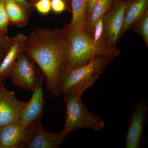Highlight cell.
I'll use <instances>...</instances> for the list:
<instances>
[{"label":"cell","mask_w":148,"mask_h":148,"mask_svg":"<svg viewBox=\"0 0 148 148\" xmlns=\"http://www.w3.org/2000/svg\"><path fill=\"white\" fill-rule=\"evenodd\" d=\"M64 28H38L27 37L24 51L42 72L48 90L60 95L58 76L64 64Z\"/></svg>","instance_id":"cell-1"},{"label":"cell","mask_w":148,"mask_h":148,"mask_svg":"<svg viewBox=\"0 0 148 148\" xmlns=\"http://www.w3.org/2000/svg\"><path fill=\"white\" fill-rule=\"evenodd\" d=\"M64 28V66L69 69H76L83 66L98 56L114 58L121 54L116 47L106 42H95L82 30L76 29L70 24Z\"/></svg>","instance_id":"cell-2"},{"label":"cell","mask_w":148,"mask_h":148,"mask_svg":"<svg viewBox=\"0 0 148 148\" xmlns=\"http://www.w3.org/2000/svg\"><path fill=\"white\" fill-rule=\"evenodd\" d=\"M87 88L84 86L76 85L63 93L66 112L65 125L61 132L66 137L82 128L98 131L105 126V122L101 117L88 110L82 103V95Z\"/></svg>","instance_id":"cell-3"},{"label":"cell","mask_w":148,"mask_h":148,"mask_svg":"<svg viewBox=\"0 0 148 148\" xmlns=\"http://www.w3.org/2000/svg\"><path fill=\"white\" fill-rule=\"evenodd\" d=\"M113 59L110 56H98L76 69H68L63 65L58 76L60 94L76 85L84 86L88 88L91 87Z\"/></svg>","instance_id":"cell-4"},{"label":"cell","mask_w":148,"mask_h":148,"mask_svg":"<svg viewBox=\"0 0 148 148\" xmlns=\"http://www.w3.org/2000/svg\"><path fill=\"white\" fill-rule=\"evenodd\" d=\"M41 117L27 125L19 119L0 127V148H25L38 132Z\"/></svg>","instance_id":"cell-5"},{"label":"cell","mask_w":148,"mask_h":148,"mask_svg":"<svg viewBox=\"0 0 148 148\" xmlns=\"http://www.w3.org/2000/svg\"><path fill=\"white\" fill-rule=\"evenodd\" d=\"M148 114V101L145 98L135 104L130 117L125 148H140Z\"/></svg>","instance_id":"cell-6"},{"label":"cell","mask_w":148,"mask_h":148,"mask_svg":"<svg viewBox=\"0 0 148 148\" xmlns=\"http://www.w3.org/2000/svg\"><path fill=\"white\" fill-rule=\"evenodd\" d=\"M38 69L36 63L24 51L17 58L9 78L16 86L33 91L36 83Z\"/></svg>","instance_id":"cell-7"},{"label":"cell","mask_w":148,"mask_h":148,"mask_svg":"<svg viewBox=\"0 0 148 148\" xmlns=\"http://www.w3.org/2000/svg\"><path fill=\"white\" fill-rule=\"evenodd\" d=\"M128 2L123 0L115 1L113 5L103 17V36L107 44L116 47L124 20Z\"/></svg>","instance_id":"cell-8"},{"label":"cell","mask_w":148,"mask_h":148,"mask_svg":"<svg viewBox=\"0 0 148 148\" xmlns=\"http://www.w3.org/2000/svg\"><path fill=\"white\" fill-rule=\"evenodd\" d=\"M27 103L18 100L14 92L2 86L0 88V127L20 119Z\"/></svg>","instance_id":"cell-9"},{"label":"cell","mask_w":148,"mask_h":148,"mask_svg":"<svg viewBox=\"0 0 148 148\" xmlns=\"http://www.w3.org/2000/svg\"><path fill=\"white\" fill-rule=\"evenodd\" d=\"M45 78L42 72L39 68L37 74L36 86L33 90L31 100L28 102L27 106L20 118L21 121L27 125L41 116L45 105V98L44 93L43 85Z\"/></svg>","instance_id":"cell-10"},{"label":"cell","mask_w":148,"mask_h":148,"mask_svg":"<svg viewBox=\"0 0 148 148\" xmlns=\"http://www.w3.org/2000/svg\"><path fill=\"white\" fill-rule=\"evenodd\" d=\"M27 36L18 33L12 38V44L0 64V81L9 78L10 74L19 56L24 51Z\"/></svg>","instance_id":"cell-11"},{"label":"cell","mask_w":148,"mask_h":148,"mask_svg":"<svg viewBox=\"0 0 148 148\" xmlns=\"http://www.w3.org/2000/svg\"><path fill=\"white\" fill-rule=\"evenodd\" d=\"M66 136L62 132H48L40 125L36 135L27 144L25 148H57L66 140Z\"/></svg>","instance_id":"cell-12"},{"label":"cell","mask_w":148,"mask_h":148,"mask_svg":"<svg viewBox=\"0 0 148 148\" xmlns=\"http://www.w3.org/2000/svg\"><path fill=\"white\" fill-rule=\"evenodd\" d=\"M148 0H132L128 3L124 14L121 37L148 10Z\"/></svg>","instance_id":"cell-13"},{"label":"cell","mask_w":148,"mask_h":148,"mask_svg":"<svg viewBox=\"0 0 148 148\" xmlns=\"http://www.w3.org/2000/svg\"><path fill=\"white\" fill-rule=\"evenodd\" d=\"M10 20V25L19 28L28 24L29 16L26 11L15 0H3Z\"/></svg>","instance_id":"cell-14"},{"label":"cell","mask_w":148,"mask_h":148,"mask_svg":"<svg viewBox=\"0 0 148 148\" xmlns=\"http://www.w3.org/2000/svg\"><path fill=\"white\" fill-rule=\"evenodd\" d=\"M115 1V0H98L95 3L84 31L86 34L91 37L95 23L108 12Z\"/></svg>","instance_id":"cell-15"},{"label":"cell","mask_w":148,"mask_h":148,"mask_svg":"<svg viewBox=\"0 0 148 148\" xmlns=\"http://www.w3.org/2000/svg\"><path fill=\"white\" fill-rule=\"evenodd\" d=\"M71 12L73 16L70 25L84 31L87 21V0H71Z\"/></svg>","instance_id":"cell-16"},{"label":"cell","mask_w":148,"mask_h":148,"mask_svg":"<svg viewBox=\"0 0 148 148\" xmlns=\"http://www.w3.org/2000/svg\"><path fill=\"white\" fill-rule=\"evenodd\" d=\"M133 31L141 35L148 47V10L133 25L130 27Z\"/></svg>","instance_id":"cell-17"},{"label":"cell","mask_w":148,"mask_h":148,"mask_svg":"<svg viewBox=\"0 0 148 148\" xmlns=\"http://www.w3.org/2000/svg\"><path fill=\"white\" fill-rule=\"evenodd\" d=\"M10 20L3 0H0V34L7 35Z\"/></svg>","instance_id":"cell-18"},{"label":"cell","mask_w":148,"mask_h":148,"mask_svg":"<svg viewBox=\"0 0 148 148\" xmlns=\"http://www.w3.org/2000/svg\"><path fill=\"white\" fill-rule=\"evenodd\" d=\"M12 44V38L0 34V64Z\"/></svg>","instance_id":"cell-19"},{"label":"cell","mask_w":148,"mask_h":148,"mask_svg":"<svg viewBox=\"0 0 148 148\" xmlns=\"http://www.w3.org/2000/svg\"><path fill=\"white\" fill-rule=\"evenodd\" d=\"M33 5L35 9L42 15H47L51 11V0H37Z\"/></svg>","instance_id":"cell-20"},{"label":"cell","mask_w":148,"mask_h":148,"mask_svg":"<svg viewBox=\"0 0 148 148\" xmlns=\"http://www.w3.org/2000/svg\"><path fill=\"white\" fill-rule=\"evenodd\" d=\"M51 11L56 14H60L67 9V3L64 0H51Z\"/></svg>","instance_id":"cell-21"},{"label":"cell","mask_w":148,"mask_h":148,"mask_svg":"<svg viewBox=\"0 0 148 148\" xmlns=\"http://www.w3.org/2000/svg\"><path fill=\"white\" fill-rule=\"evenodd\" d=\"M22 7L29 16L35 10L34 5L29 3L27 0H15Z\"/></svg>","instance_id":"cell-22"},{"label":"cell","mask_w":148,"mask_h":148,"mask_svg":"<svg viewBox=\"0 0 148 148\" xmlns=\"http://www.w3.org/2000/svg\"><path fill=\"white\" fill-rule=\"evenodd\" d=\"M98 0H87V20L90 16L94 4Z\"/></svg>","instance_id":"cell-23"},{"label":"cell","mask_w":148,"mask_h":148,"mask_svg":"<svg viewBox=\"0 0 148 148\" xmlns=\"http://www.w3.org/2000/svg\"><path fill=\"white\" fill-rule=\"evenodd\" d=\"M3 85H4V81H0V88Z\"/></svg>","instance_id":"cell-24"},{"label":"cell","mask_w":148,"mask_h":148,"mask_svg":"<svg viewBox=\"0 0 148 148\" xmlns=\"http://www.w3.org/2000/svg\"><path fill=\"white\" fill-rule=\"evenodd\" d=\"M64 1H66V2H71V0H64Z\"/></svg>","instance_id":"cell-25"},{"label":"cell","mask_w":148,"mask_h":148,"mask_svg":"<svg viewBox=\"0 0 148 148\" xmlns=\"http://www.w3.org/2000/svg\"><path fill=\"white\" fill-rule=\"evenodd\" d=\"M123 1H126V2H127V0H123ZM132 1V0H131V1ZM127 2H128L129 3V2H130V0H127Z\"/></svg>","instance_id":"cell-26"}]
</instances>
